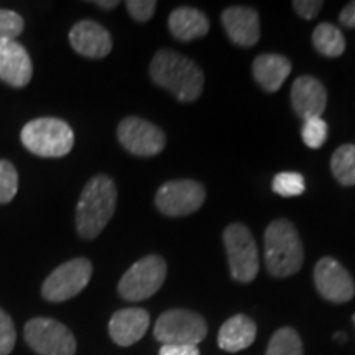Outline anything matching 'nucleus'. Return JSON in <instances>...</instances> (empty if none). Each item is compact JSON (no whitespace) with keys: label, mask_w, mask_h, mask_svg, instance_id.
I'll return each mask as SVG.
<instances>
[{"label":"nucleus","mask_w":355,"mask_h":355,"mask_svg":"<svg viewBox=\"0 0 355 355\" xmlns=\"http://www.w3.org/2000/svg\"><path fill=\"white\" fill-rule=\"evenodd\" d=\"M224 245L232 278L239 283L254 282L259 275V250L255 239L243 224H230L224 230Z\"/></svg>","instance_id":"obj_7"},{"label":"nucleus","mask_w":355,"mask_h":355,"mask_svg":"<svg viewBox=\"0 0 355 355\" xmlns=\"http://www.w3.org/2000/svg\"><path fill=\"white\" fill-rule=\"evenodd\" d=\"M150 314L141 308H125L114 313L109 321V334L121 347H130L146 334Z\"/></svg>","instance_id":"obj_17"},{"label":"nucleus","mask_w":355,"mask_h":355,"mask_svg":"<svg viewBox=\"0 0 355 355\" xmlns=\"http://www.w3.org/2000/svg\"><path fill=\"white\" fill-rule=\"evenodd\" d=\"M119 141L135 157H155L165 148L166 135L155 123L140 117H125L117 127Z\"/></svg>","instance_id":"obj_11"},{"label":"nucleus","mask_w":355,"mask_h":355,"mask_svg":"<svg viewBox=\"0 0 355 355\" xmlns=\"http://www.w3.org/2000/svg\"><path fill=\"white\" fill-rule=\"evenodd\" d=\"M340 24L347 28H355V2H349L347 6L343 8L339 15Z\"/></svg>","instance_id":"obj_32"},{"label":"nucleus","mask_w":355,"mask_h":355,"mask_svg":"<svg viewBox=\"0 0 355 355\" xmlns=\"http://www.w3.org/2000/svg\"><path fill=\"white\" fill-rule=\"evenodd\" d=\"M291 105L303 121L321 117L327 105V92L313 76H300L291 87Z\"/></svg>","instance_id":"obj_16"},{"label":"nucleus","mask_w":355,"mask_h":355,"mask_svg":"<svg viewBox=\"0 0 355 355\" xmlns=\"http://www.w3.org/2000/svg\"><path fill=\"white\" fill-rule=\"evenodd\" d=\"M301 139L309 148H321L327 139V123L322 121V117L308 119V121H304L303 128H301Z\"/></svg>","instance_id":"obj_26"},{"label":"nucleus","mask_w":355,"mask_h":355,"mask_svg":"<svg viewBox=\"0 0 355 355\" xmlns=\"http://www.w3.org/2000/svg\"><path fill=\"white\" fill-rule=\"evenodd\" d=\"M150 78L181 102H194L204 87L201 68L191 58L166 48L155 53L150 64Z\"/></svg>","instance_id":"obj_1"},{"label":"nucleus","mask_w":355,"mask_h":355,"mask_svg":"<svg viewBox=\"0 0 355 355\" xmlns=\"http://www.w3.org/2000/svg\"><path fill=\"white\" fill-rule=\"evenodd\" d=\"M266 355H303L301 337L293 327H282L270 339Z\"/></svg>","instance_id":"obj_23"},{"label":"nucleus","mask_w":355,"mask_h":355,"mask_svg":"<svg viewBox=\"0 0 355 355\" xmlns=\"http://www.w3.org/2000/svg\"><path fill=\"white\" fill-rule=\"evenodd\" d=\"M30 55L15 40H0V81L12 87H25L32 81Z\"/></svg>","instance_id":"obj_13"},{"label":"nucleus","mask_w":355,"mask_h":355,"mask_svg":"<svg viewBox=\"0 0 355 355\" xmlns=\"http://www.w3.org/2000/svg\"><path fill=\"white\" fill-rule=\"evenodd\" d=\"M257 336V326L245 314H235L220 326L217 344L222 350L239 352L250 347Z\"/></svg>","instance_id":"obj_18"},{"label":"nucleus","mask_w":355,"mask_h":355,"mask_svg":"<svg viewBox=\"0 0 355 355\" xmlns=\"http://www.w3.org/2000/svg\"><path fill=\"white\" fill-rule=\"evenodd\" d=\"M293 8H295L301 19L313 20L321 12L322 2H318V0H295L293 2Z\"/></svg>","instance_id":"obj_30"},{"label":"nucleus","mask_w":355,"mask_h":355,"mask_svg":"<svg viewBox=\"0 0 355 355\" xmlns=\"http://www.w3.org/2000/svg\"><path fill=\"white\" fill-rule=\"evenodd\" d=\"M336 339H337V340H344V339H345V336L343 334V332H337V334H336Z\"/></svg>","instance_id":"obj_34"},{"label":"nucleus","mask_w":355,"mask_h":355,"mask_svg":"<svg viewBox=\"0 0 355 355\" xmlns=\"http://www.w3.org/2000/svg\"><path fill=\"white\" fill-rule=\"evenodd\" d=\"M159 355H199L198 345L184 344H163Z\"/></svg>","instance_id":"obj_31"},{"label":"nucleus","mask_w":355,"mask_h":355,"mask_svg":"<svg viewBox=\"0 0 355 355\" xmlns=\"http://www.w3.org/2000/svg\"><path fill=\"white\" fill-rule=\"evenodd\" d=\"M69 43L81 56L101 60L112 51V37L101 24L92 20H81L71 28Z\"/></svg>","instance_id":"obj_14"},{"label":"nucleus","mask_w":355,"mask_h":355,"mask_svg":"<svg viewBox=\"0 0 355 355\" xmlns=\"http://www.w3.org/2000/svg\"><path fill=\"white\" fill-rule=\"evenodd\" d=\"M314 285L319 295L332 303H347L355 295L352 277L332 257H324L314 266Z\"/></svg>","instance_id":"obj_12"},{"label":"nucleus","mask_w":355,"mask_h":355,"mask_svg":"<svg viewBox=\"0 0 355 355\" xmlns=\"http://www.w3.org/2000/svg\"><path fill=\"white\" fill-rule=\"evenodd\" d=\"M117 206V186L112 178L97 175L84 186L76 206V229L86 241L99 235L112 219Z\"/></svg>","instance_id":"obj_2"},{"label":"nucleus","mask_w":355,"mask_h":355,"mask_svg":"<svg viewBox=\"0 0 355 355\" xmlns=\"http://www.w3.org/2000/svg\"><path fill=\"white\" fill-rule=\"evenodd\" d=\"M153 336L163 344L198 345L207 336V322L198 313L188 309L165 311L157 319Z\"/></svg>","instance_id":"obj_6"},{"label":"nucleus","mask_w":355,"mask_h":355,"mask_svg":"<svg viewBox=\"0 0 355 355\" xmlns=\"http://www.w3.org/2000/svg\"><path fill=\"white\" fill-rule=\"evenodd\" d=\"M17 343V331L10 314L0 309V355H10Z\"/></svg>","instance_id":"obj_28"},{"label":"nucleus","mask_w":355,"mask_h":355,"mask_svg":"<svg viewBox=\"0 0 355 355\" xmlns=\"http://www.w3.org/2000/svg\"><path fill=\"white\" fill-rule=\"evenodd\" d=\"M125 7L133 20L145 24L152 19L155 10H157V2L155 0H128L125 2Z\"/></svg>","instance_id":"obj_29"},{"label":"nucleus","mask_w":355,"mask_h":355,"mask_svg":"<svg viewBox=\"0 0 355 355\" xmlns=\"http://www.w3.org/2000/svg\"><path fill=\"white\" fill-rule=\"evenodd\" d=\"M94 6L104 8V10H112V8H115L119 6L117 0H110V2H104V0H96V2H92Z\"/></svg>","instance_id":"obj_33"},{"label":"nucleus","mask_w":355,"mask_h":355,"mask_svg":"<svg viewBox=\"0 0 355 355\" xmlns=\"http://www.w3.org/2000/svg\"><path fill=\"white\" fill-rule=\"evenodd\" d=\"M166 261L158 255H146L135 261L119 282V295L125 301H144L163 286Z\"/></svg>","instance_id":"obj_5"},{"label":"nucleus","mask_w":355,"mask_h":355,"mask_svg":"<svg viewBox=\"0 0 355 355\" xmlns=\"http://www.w3.org/2000/svg\"><path fill=\"white\" fill-rule=\"evenodd\" d=\"M206 201V189L194 180L166 181L157 191V209L168 217L188 216L201 209Z\"/></svg>","instance_id":"obj_10"},{"label":"nucleus","mask_w":355,"mask_h":355,"mask_svg":"<svg viewBox=\"0 0 355 355\" xmlns=\"http://www.w3.org/2000/svg\"><path fill=\"white\" fill-rule=\"evenodd\" d=\"M92 277V263L87 259H73L53 270L44 279L42 296L50 303H63L78 296Z\"/></svg>","instance_id":"obj_9"},{"label":"nucleus","mask_w":355,"mask_h":355,"mask_svg":"<svg viewBox=\"0 0 355 355\" xmlns=\"http://www.w3.org/2000/svg\"><path fill=\"white\" fill-rule=\"evenodd\" d=\"M331 170L343 186L355 184V145L345 144L336 150L331 158Z\"/></svg>","instance_id":"obj_22"},{"label":"nucleus","mask_w":355,"mask_h":355,"mask_svg":"<svg viewBox=\"0 0 355 355\" xmlns=\"http://www.w3.org/2000/svg\"><path fill=\"white\" fill-rule=\"evenodd\" d=\"M25 21L17 12L0 8V40H15L24 32Z\"/></svg>","instance_id":"obj_27"},{"label":"nucleus","mask_w":355,"mask_h":355,"mask_svg":"<svg viewBox=\"0 0 355 355\" xmlns=\"http://www.w3.org/2000/svg\"><path fill=\"white\" fill-rule=\"evenodd\" d=\"M19 191V173L7 159H0V204H8Z\"/></svg>","instance_id":"obj_25"},{"label":"nucleus","mask_w":355,"mask_h":355,"mask_svg":"<svg viewBox=\"0 0 355 355\" xmlns=\"http://www.w3.org/2000/svg\"><path fill=\"white\" fill-rule=\"evenodd\" d=\"M168 26L176 40L193 42V40L206 37L209 32V20L198 8L180 7L170 13Z\"/></svg>","instance_id":"obj_20"},{"label":"nucleus","mask_w":355,"mask_h":355,"mask_svg":"<svg viewBox=\"0 0 355 355\" xmlns=\"http://www.w3.org/2000/svg\"><path fill=\"white\" fill-rule=\"evenodd\" d=\"M273 193L283 198H295L301 196L306 189V183L303 175L295 171H283L278 173L272 181Z\"/></svg>","instance_id":"obj_24"},{"label":"nucleus","mask_w":355,"mask_h":355,"mask_svg":"<svg viewBox=\"0 0 355 355\" xmlns=\"http://www.w3.org/2000/svg\"><path fill=\"white\" fill-rule=\"evenodd\" d=\"M252 73H254L255 81L266 92H277L290 76L291 63L285 56L268 53V55L255 58L254 64H252Z\"/></svg>","instance_id":"obj_19"},{"label":"nucleus","mask_w":355,"mask_h":355,"mask_svg":"<svg viewBox=\"0 0 355 355\" xmlns=\"http://www.w3.org/2000/svg\"><path fill=\"white\" fill-rule=\"evenodd\" d=\"M25 343L38 355H74L76 339L64 324L51 318H33L24 327Z\"/></svg>","instance_id":"obj_8"},{"label":"nucleus","mask_w":355,"mask_h":355,"mask_svg":"<svg viewBox=\"0 0 355 355\" xmlns=\"http://www.w3.org/2000/svg\"><path fill=\"white\" fill-rule=\"evenodd\" d=\"M222 25L237 46H254L260 40L259 13L250 7H229L222 12Z\"/></svg>","instance_id":"obj_15"},{"label":"nucleus","mask_w":355,"mask_h":355,"mask_svg":"<svg viewBox=\"0 0 355 355\" xmlns=\"http://www.w3.org/2000/svg\"><path fill=\"white\" fill-rule=\"evenodd\" d=\"M303 261V242L295 225L286 219L273 220L265 230V263L270 275L291 277L300 272Z\"/></svg>","instance_id":"obj_3"},{"label":"nucleus","mask_w":355,"mask_h":355,"mask_svg":"<svg viewBox=\"0 0 355 355\" xmlns=\"http://www.w3.org/2000/svg\"><path fill=\"white\" fill-rule=\"evenodd\" d=\"M313 44L319 55L326 58H337L345 51V38L336 25L319 24L314 28Z\"/></svg>","instance_id":"obj_21"},{"label":"nucleus","mask_w":355,"mask_h":355,"mask_svg":"<svg viewBox=\"0 0 355 355\" xmlns=\"http://www.w3.org/2000/svg\"><path fill=\"white\" fill-rule=\"evenodd\" d=\"M352 319H354V324H355V314H354V318H352Z\"/></svg>","instance_id":"obj_35"},{"label":"nucleus","mask_w":355,"mask_h":355,"mask_svg":"<svg viewBox=\"0 0 355 355\" xmlns=\"http://www.w3.org/2000/svg\"><path fill=\"white\" fill-rule=\"evenodd\" d=\"M21 144L30 153L43 158L66 157L74 146V132L56 117H40L21 128Z\"/></svg>","instance_id":"obj_4"}]
</instances>
